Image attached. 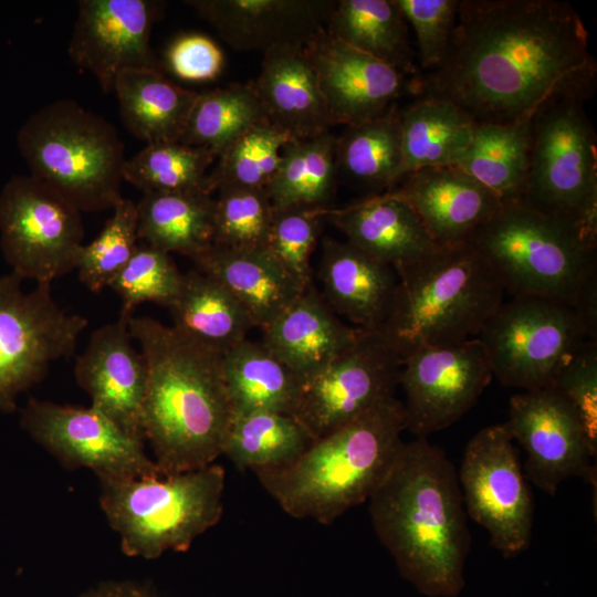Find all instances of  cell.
<instances>
[{"label":"cell","instance_id":"1f68e13d","mask_svg":"<svg viewBox=\"0 0 597 597\" xmlns=\"http://www.w3.org/2000/svg\"><path fill=\"white\" fill-rule=\"evenodd\" d=\"M222 371L234 413L293 415L301 379L262 342L244 339L222 356Z\"/></svg>","mask_w":597,"mask_h":597},{"label":"cell","instance_id":"83f0119b","mask_svg":"<svg viewBox=\"0 0 597 597\" xmlns=\"http://www.w3.org/2000/svg\"><path fill=\"white\" fill-rule=\"evenodd\" d=\"M169 310L176 331L222 356L255 327L244 305L218 280L197 269L182 275Z\"/></svg>","mask_w":597,"mask_h":597},{"label":"cell","instance_id":"d4e9b609","mask_svg":"<svg viewBox=\"0 0 597 597\" xmlns=\"http://www.w3.org/2000/svg\"><path fill=\"white\" fill-rule=\"evenodd\" d=\"M320 281L323 298L337 314L362 329H379L394 301L398 277L392 266L347 241L322 242Z\"/></svg>","mask_w":597,"mask_h":597},{"label":"cell","instance_id":"484cf974","mask_svg":"<svg viewBox=\"0 0 597 597\" xmlns=\"http://www.w3.org/2000/svg\"><path fill=\"white\" fill-rule=\"evenodd\" d=\"M321 213L347 242L394 269L437 245L412 209L391 192L370 195L337 209L324 208Z\"/></svg>","mask_w":597,"mask_h":597},{"label":"cell","instance_id":"9a60e30c","mask_svg":"<svg viewBox=\"0 0 597 597\" xmlns=\"http://www.w3.org/2000/svg\"><path fill=\"white\" fill-rule=\"evenodd\" d=\"M22 429L65 469L86 468L100 479L163 475L135 438L90 407L31 398L21 410Z\"/></svg>","mask_w":597,"mask_h":597},{"label":"cell","instance_id":"30bf717a","mask_svg":"<svg viewBox=\"0 0 597 597\" xmlns=\"http://www.w3.org/2000/svg\"><path fill=\"white\" fill-rule=\"evenodd\" d=\"M478 338L493 377L522 390L548 386L565 360L591 339L572 306L538 296L503 301Z\"/></svg>","mask_w":597,"mask_h":597},{"label":"cell","instance_id":"d6986e66","mask_svg":"<svg viewBox=\"0 0 597 597\" xmlns=\"http://www.w3.org/2000/svg\"><path fill=\"white\" fill-rule=\"evenodd\" d=\"M305 51L335 125L367 122L386 113L404 95H421V77L407 76L329 36L325 29Z\"/></svg>","mask_w":597,"mask_h":597},{"label":"cell","instance_id":"8d00e7d4","mask_svg":"<svg viewBox=\"0 0 597 597\" xmlns=\"http://www.w3.org/2000/svg\"><path fill=\"white\" fill-rule=\"evenodd\" d=\"M314 441L291 415L279 412L234 413L222 449L239 470L252 472L286 465Z\"/></svg>","mask_w":597,"mask_h":597},{"label":"cell","instance_id":"4316f807","mask_svg":"<svg viewBox=\"0 0 597 597\" xmlns=\"http://www.w3.org/2000/svg\"><path fill=\"white\" fill-rule=\"evenodd\" d=\"M192 261L197 270L218 280L244 305L255 327L269 325L305 291L268 248L212 244Z\"/></svg>","mask_w":597,"mask_h":597},{"label":"cell","instance_id":"4fadbf2b","mask_svg":"<svg viewBox=\"0 0 597 597\" xmlns=\"http://www.w3.org/2000/svg\"><path fill=\"white\" fill-rule=\"evenodd\" d=\"M513 438L504 423L481 429L468 442L458 473L467 515L485 528L505 557L532 540L534 505Z\"/></svg>","mask_w":597,"mask_h":597},{"label":"cell","instance_id":"60d3db41","mask_svg":"<svg viewBox=\"0 0 597 597\" xmlns=\"http://www.w3.org/2000/svg\"><path fill=\"white\" fill-rule=\"evenodd\" d=\"M100 234L80 249L76 268L80 281L92 292L108 287L138 247L136 203L122 198Z\"/></svg>","mask_w":597,"mask_h":597},{"label":"cell","instance_id":"e0dca14e","mask_svg":"<svg viewBox=\"0 0 597 597\" xmlns=\"http://www.w3.org/2000/svg\"><path fill=\"white\" fill-rule=\"evenodd\" d=\"M505 425L526 452L528 480L545 493L554 495L572 476L596 483L597 452L573 408L553 387L512 396Z\"/></svg>","mask_w":597,"mask_h":597},{"label":"cell","instance_id":"836d02e7","mask_svg":"<svg viewBox=\"0 0 597 597\" xmlns=\"http://www.w3.org/2000/svg\"><path fill=\"white\" fill-rule=\"evenodd\" d=\"M532 118L507 124L475 123L469 144L453 166L489 188L503 202L519 200L528 170Z\"/></svg>","mask_w":597,"mask_h":597},{"label":"cell","instance_id":"7402d4cb","mask_svg":"<svg viewBox=\"0 0 597 597\" xmlns=\"http://www.w3.org/2000/svg\"><path fill=\"white\" fill-rule=\"evenodd\" d=\"M406 202L437 245L465 242L503 201L453 165L404 176L389 191Z\"/></svg>","mask_w":597,"mask_h":597},{"label":"cell","instance_id":"5bb4252c","mask_svg":"<svg viewBox=\"0 0 597 597\" xmlns=\"http://www.w3.org/2000/svg\"><path fill=\"white\" fill-rule=\"evenodd\" d=\"M402 362L379 329H362L349 348L302 384L292 416L314 440L321 438L395 396Z\"/></svg>","mask_w":597,"mask_h":597},{"label":"cell","instance_id":"ffe728a7","mask_svg":"<svg viewBox=\"0 0 597 597\" xmlns=\"http://www.w3.org/2000/svg\"><path fill=\"white\" fill-rule=\"evenodd\" d=\"M128 320L119 315L116 322L93 332L85 352L76 358L74 375L92 408L126 433L146 441L143 404L147 368L143 354L133 346Z\"/></svg>","mask_w":597,"mask_h":597},{"label":"cell","instance_id":"ac0fdd59","mask_svg":"<svg viewBox=\"0 0 597 597\" xmlns=\"http://www.w3.org/2000/svg\"><path fill=\"white\" fill-rule=\"evenodd\" d=\"M67 53L92 73L104 93L132 69H158L150 33L160 2L153 0H80Z\"/></svg>","mask_w":597,"mask_h":597},{"label":"cell","instance_id":"c3c4849f","mask_svg":"<svg viewBox=\"0 0 597 597\" xmlns=\"http://www.w3.org/2000/svg\"><path fill=\"white\" fill-rule=\"evenodd\" d=\"M76 597H161L151 586L133 580L100 583Z\"/></svg>","mask_w":597,"mask_h":597},{"label":"cell","instance_id":"bcb514c9","mask_svg":"<svg viewBox=\"0 0 597 597\" xmlns=\"http://www.w3.org/2000/svg\"><path fill=\"white\" fill-rule=\"evenodd\" d=\"M412 28L419 69H437L447 55L455 28L460 0H395Z\"/></svg>","mask_w":597,"mask_h":597},{"label":"cell","instance_id":"b9f144b4","mask_svg":"<svg viewBox=\"0 0 597 597\" xmlns=\"http://www.w3.org/2000/svg\"><path fill=\"white\" fill-rule=\"evenodd\" d=\"M182 275L169 253L143 243L108 287L122 300L121 315L130 317L145 302L169 308L179 293Z\"/></svg>","mask_w":597,"mask_h":597},{"label":"cell","instance_id":"7bdbcfd3","mask_svg":"<svg viewBox=\"0 0 597 597\" xmlns=\"http://www.w3.org/2000/svg\"><path fill=\"white\" fill-rule=\"evenodd\" d=\"M214 199L213 244L266 248L273 207L264 188L223 187Z\"/></svg>","mask_w":597,"mask_h":597},{"label":"cell","instance_id":"ab89813d","mask_svg":"<svg viewBox=\"0 0 597 597\" xmlns=\"http://www.w3.org/2000/svg\"><path fill=\"white\" fill-rule=\"evenodd\" d=\"M292 138L269 121L238 136L217 158L209 172L212 191L223 187L266 188L274 177L283 146Z\"/></svg>","mask_w":597,"mask_h":597},{"label":"cell","instance_id":"4dcf8cb0","mask_svg":"<svg viewBox=\"0 0 597 597\" xmlns=\"http://www.w3.org/2000/svg\"><path fill=\"white\" fill-rule=\"evenodd\" d=\"M325 31L409 77H421L410 44L409 25L395 0L335 1Z\"/></svg>","mask_w":597,"mask_h":597},{"label":"cell","instance_id":"f35d334b","mask_svg":"<svg viewBox=\"0 0 597 597\" xmlns=\"http://www.w3.org/2000/svg\"><path fill=\"white\" fill-rule=\"evenodd\" d=\"M217 155L181 142L153 143L125 160L123 179L147 192L212 193L209 167Z\"/></svg>","mask_w":597,"mask_h":597},{"label":"cell","instance_id":"74e56055","mask_svg":"<svg viewBox=\"0 0 597 597\" xmlns=\"http://www.w3.org/2000/svg\"><path fill=\"white\" fill-rule=\"evenodd\" d=\"M268 121L252 87L231 84L198 93L180 142L219 155L251 126Z\"/></svg>","mask_w":597,"mask_h":597},{"label":"cell","instance_id":"d590c367","mask_svg":"<svg viewBox=\"0 0 597 597\" xmlns=\"http://www.w3.org/2000/svg\"><path fill=\"white\" fill-rule=\"evenodd\" d=\"M337 179L336 136L329 132L289 140L265 190L273 208H326Z\"/></svg>","mask_w":597,"mask_h":597},{"label":"cell","instance_id":"f6af8a7d","mask_svg":"<svg viewBox=\"0 0 597 597\" xmlns=\"http://www.w3.org/2000/svg\"><path fill=\"white\" fill-rule=\"evenodd\" d=\"M573 408L597 452V341H585L548 385Z\"/></svg>","mask_w":597,"mask_h":597},{"label":"cell","instance_id":"ee69618b","mask_svg":"<svg viewBox=\"0 0 597 597\" xmlns=\"http://www.w3.org/2000/svg\"><path fill=\"white\" fill-rule=\"evenodd\" d=\"M323 219L321 209L301 206L273 208L266 248L303 290L314 285L311 258Z\"/></svg>","mask_w":597,"mask_h":597},{"label":"cell","instance_id":"277c9868","mask_svg":"<svg viewBox=\"0 0 597 597\" xmlns=\"http://www.w3.org/2000/svg\"><path fill=\"white\" fill-rule=\"evenodd\" d=\"M404 431L402 402L391 396L315 439L293 462L253 473L287 515L329 525L368 501L397 458Z\"/></svg>","mask_w":597,"mask_h":597},{"label":"cell","instance_id":"8fae6325","mask_svg":"<svg viewBox=\"0 0 597 597\" xmlns=\"http://www.w3.org/2000/svg\"><path fill=\"white\" fill-rule=\"evenodd\" d=\"M14 273L0 276V413L41 381L50 365L73 355L88 321L55 302L51 284L22 289Z\"/></svg>","mask_w":597,"mask_h":597},{"label":"cell","instance_id":"f546056e","mask_svg":"<svg viewBox=\"0 0 597 597\" xmlns=\"http://www.w3.org/2000/svg\"><path fill=\"white\" fill-rule=\"evenodd\" d=\"M399 123L398 181L422 168L453 165L469 144L476 122L453 102L421 94L399 108Z\"/></svg>","mask_w":597,"mask_h":597},{"label":"cell","instance_id":"6da1fadb","mask_svg":"<svg viewBox=\"0 0 597 597\" xmlns=\"http://www.w3.org/2000/svg\"><path fill=\"white\" fill-rule=\"evenodd\" d=\"M597 64L574 7L559 0H460L441 64L421 94L447 98L476 123L531 119L546 104L589 100Z\"/></svg>","mask_w":597,"mask_h":597},{"label":"cell","instance_id":"ba28073f","mask_svg":"<svg viewBox=\"0 0 597 597\" xmlns=\"http://www.w3.org/2000/svg\"><path fill=\"white\" fill-rule=\"evenodd\" d=\"M226 471L211 463L170 475L100 479V505L122 552L154 559L186 552L223 514Z\"/></svg>","mask_w":597,"mask_h":597},{"label":"cell","instance_id":"d6a6232c","mask_svg":"<svg viewBox=\"0 0 597 597\" xmlns=\"http://www.w3.org/2000/svg\"><path fill=\"white\" fill-rule=\"evenodd\" d=\"M138 239L191 260L213 244L214 199L206 192H147L136 203Z\"/></svg>","mask_w":597,"mask_h":597},{"label":"cell","instance_id":"3957f363","mask_svg":"<svg viewBox=\"0 0 597 597\" xmlns=\"http://www.w3.org/2000/svg\"><path fill=\"white\" fill-rule=\"evenodd\" d=\"M128 328L146 363L143 429L161 474L214 463L233 417L222 355L151 317L133 315Z\"/></svg>","mask_w":597,"mask_h":597},{"label":"cell","instance_id":"2e32d148","mask_svg":"<svg viewBox=\"0 0 597 597\" xmlns=\"http://www.w3.org/2000/svg\"><path fill=\"white\" fill-rule=\"evenodd\" d=\"M492 378L478 337L412 352L404 358L399 377L406 430L428 438L450 427L475 405Z\"/></svg>","mask_w":597,"mask_h":597},{"label":"cell","instance_id":"7c38bea8","mask_svg":"<svg viewBox=\"0 0 597 597\" xmlns=\"http://www.w3.org/2000/svg\"><path fill=\"white\" fill-rule=\"evenodd\" d=\"M83 237L81 211L32 176L0 191V247L21 280L51 284L75 270Z\"/></svg>","mask_w":597,"mask_h":597},{"label":"cell","instance_id":"9c48e42d","mask_svg":"<svg viewBox=\"0 0 597 597\" xmlns=\"http://www.w3.org/2000/svg\"><path fill=\"white\" fill-rule=\"evenodd\" d=\"M585 102L556 100L533 116L519 200L597 244V143Z\"/></svg>","mask_w":597,"mask_h":597},{"label":"cell","instance_id":"7dc6e473","mask_svg":"<svg viewBox=\"0 0 597 597\" xmlns=\"http://www.w3.org/2000/svg\"><path fill=\"white\" fill-rule=\"evenodd\" d=\"M165 63L180 80L207 82L220 75L224 56L210 38L201 33H185L168 45Z\"/></svg>","mask_w":597,"mask_h":597},{"label":"cell","instance_id":"603a6c76","mask_svg":"<svg viewBox=\"0 0 597 597\" xmlns=\"http://www.w3.org/2000/svg\"><path fill=\"white\" fill-rule=\"evenodd\" d=\"M262 331L261 342L304 383L349 348L362 328L344 324L313 285Z\"/></svg>","mask_w":597,"mask_h":597},{"label":"cell","instance_id":"5b68a950","mask_svg":"<svg viewBox=\"0 0 597 597\" xmlns=\"http://www.w3.org/2000/svg\"><path fill=\"white\" fill-rule=\"evenodd\" d=\"M398 283L379 328L402 360L412 352L478 337L504 301V287L468 242L436 245L395 268Z\"/></svg>","mask_w":597,"mask_h":597},{"label":"cell","instance_id":"8992f818","mask_svg":"<svg viewBox=\"0 0 597 597\" xmlns=\"http://www.w3.org/2000/svg\"><path fill=\"white\" fill-rule=\"evenodd\" d=\"M17 140L30 176L81 212L113 209L123 198L124 143L113 124L75 101L34 112Z\"/></svg>","mask_w":597,"mask_h":597},{"label":"cell","instance_id":"52a82bcc","mask_svg":"<svg viewBox=\"0 0 597 597\" xmlns=\"http://www.w3.org/2000/svg\"><path fill=\"white\" fill-rule=\"evenodd\" d=\"M468 242L511 297H545L574 308L597 275V244L521 200L503 202Z\"/></svg>","mask_w":597,"mask_h":597},{"label":"cell","instance_id":"e575fe53","mask_svg":"<svg viewBox=\"0 0 597 597\" xmlns=\"http://www.w3.org/2000/svg\"><path fill=\"white\" fill-rule=\"evenodd\" d=\"M401 161L399 107L395 104L383 115L345 126L336 137L337 175L379 195L398 182Z\"/></svg>","mask_w":597,"mask_h":597},{"label":"cell","instance_id":"44dd1931","mask_svg":"<svg viewBox=\"0 0 597 597\" xmlns=\"http://www.w3.org/2000/svg\"><path fill=\"white\" fill-rule=\"evenodd\" d=\"M238 51L306 46L326 27L335 1L189 0L185 1Z\"/></svg>","mask_w":597,"mask_h":597},{"label":"cell","instance_id":"cb8c5ba5","mask_svg":"<svg viewBox=\"0 0 597 597\" xmlns=\"http://www.w3.org/2000/svg\"><path fill=\"white\" fill-rule=\"evenodd\" d=\"M252 87L268 121L292 138H306L335 126L305 46L264 53Z\"/></svg>","mask_w":597,"mask_h":597},{"label":"cell","instance_id":"f1b7e54d","mask_svg":"<svg viewBox=\"0 0 597 597\" xmlns=\"http://www.w3.org/2000/svg\"><path fill=\"white\" fill-rule=\"evenodd\" d=\"M113 92L124 126L146 144L180 142L198 95L159 69L126 70L117 76Z\"/></svg>","mask_w":597,"mask_h":597},{"label":"cell","instance_id":"7a4b0ae2","mask_svg":"<svg viewBox=\"0 0 597 597\" xmlns=\"http://www.w3.org/2000/svg\"><path fill=\"white\" fill-rule=\"evenodd\" d=\"M368 503L400 575L425 596L460 595L471 535L458 473L444 452L428 438L404 442Z\"/></svg>","mask_w":597,"mask_h":597}]
</instances>
